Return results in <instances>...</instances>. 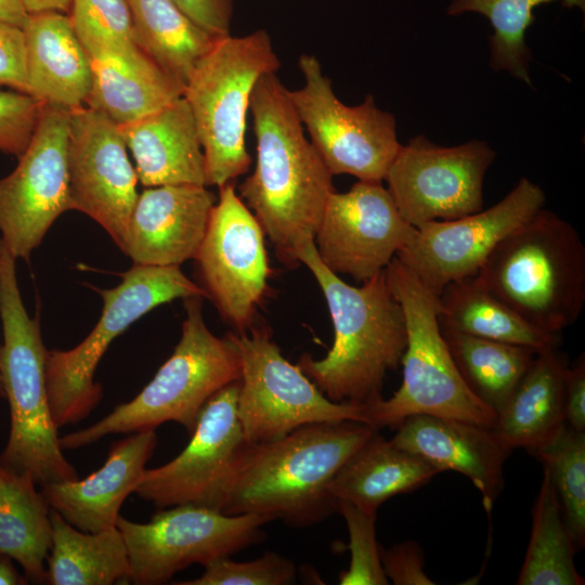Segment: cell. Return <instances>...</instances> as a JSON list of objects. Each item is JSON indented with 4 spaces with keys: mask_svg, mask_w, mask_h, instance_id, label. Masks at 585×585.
Segmentation results:
<instances>
[{
    "mask_svg": "<svg viewBox=\"0 0 585 585\" xmlns=\"http://www.w3.org/2000/svg\"><path fill=\"white\" fill-rule=\"evenodd\" d=\"M441 329L468 388L498 414L537 352L529 347Z\"/></svg>",
    "mask_w": 585,
    "mask_h": 585,
    "instance_id": "obj_32",
    "label": "cell"
},
{
    "mask_svg": "<svg viewBox=\"0 0 585 585\" xmlns=\"http://www.w3.org/2000/svg\"><path fill=\"white\" fill-rule=\"evenodd\" d=\"M28 16L23 0H0V21L23 28Z\"/></svg>",
    "mask_w": 585,
    "mask_h": 585,
    "instance_id": "obj_44",
    "label": "cell"
},
{
    "mask_svg": "<svg viewBox=\"0 0 585 585\" xmlns=\"http://www.w3.org/2000/svg\"><path fill=\"white\" fill-rule=\"evenodd\" d=\"M297 569L290 559L265 551L261 557L245 562L230 557L213 560L204 566L200 576L178 585H289L296 583Z\"/></svg>",
    "mask_w": 585,
    "mask_h": 585,
    "instance_id": "obj_38",
    "label": "cell"
},
{
    "mask_svg": "<svg viewBox=\"0 0 585 585\" xmlns=\"http://www.w3.org/2000/svg\"><path fill=\"white\" fill-rule=\"evenodd\" d=\"M262 515L230 516L194 504L159 510L145 523L121 516L116 528L126 544L130 582L158 585L192 566L230 557L264 540Z\"/></svg>",
    "mask_w": 585,
    "mask_h": 585,
    "instance_id": "obj_11",
    "label": "cell"
},
{
    "mask_svg": "<svg viewBox=\"0 0 585 585\" xmlns=\"http://www.w3.org/2000/svg\"><path fill=\"white\" fill-rule=\"evenodd\" d=\"M316 280L328 306L334 342L321 360L297 365L329 400L365 406L382 398L385 376L401 364L407 341L403 309L381 271L351 286L320 259L314 242L297 253Z\"/></svg>",
    "mask_w": 585,
    "mask_h": 585,
    "instance_id": "obj_3",
    "label": "cell"
},
{
    "mask_svg": "<svg viewBox=\"0 0 585 585\" xmlns=\"http://www.w3.org/2000/svg\"><path fill=\"white\" fill-rule=\"evenodd\" d=\"M577 551L556 490L544 469L532 509V530L518 585H583L574 564Z\"/></svg>",
    "mask_w": 585,
    "mask_h": 585,
    "instance_id": "obj_33",
    "label": "cell"
},
{
    "mask_svg": "<svg viewBox=\"0 0 585 585\" xmlns=\"http://www.w3.org/2000/svg\"><path fill=\"white\" fill-rule=\"evenodd\" d=\"M249 112L256 138V166L239 185V197L274 245L280 260L298 262V251L314 236L329 195L328 171L276 73L256 83Z\"/></svg>",
    "mask_w": 585,
    "mask_h": 585,
    "instance_id": "obj_2",
    "label": "cell"
},
{
    "mask_svg": "<svg viewBox=\"0 0 585 585\" xmlns=\"http://www.w3.org/2000/svg\"><path fill=\"white\" fill-rule=\"evenodd\" d=\"M564 421L574 430L585 431V360L578 356L567 370L564 381Z\"/></svg>",
    "mask_w": 585,
    "mask_h": 585,
    "instance_id": "obj_43",
    "label": "cell"
},
{
    "mask_svg": "<svg viewBox=\"0 0 585 585\" xmlns=\"http://www.w3.org/2000/svg\"><path fill=\"white\" fill-rule=\"evenodd\" d=\"M29 473L0 460V551L17 562L29 583H47L50 507Z\"/></svg>",
    "mask_w": 585,
    "mask_h": 585,
    "instance_id": "obj_28",
    "label": "cell"
},
{
    "mask_svg": "<svg viewBox=\"0 0 585 585\" xmlns=\"http://www.w3.org/2000/svg\"><path fill=\"white\" fill-rule=\"evenodd\" d=\"M349 533L350 566L339 574L340 585H387L381 564V546L376 540V514H366L354 505L337 500Z\"/></svg>",
    "mask_w": 585,
    "mask_h": 585,
    "instance_id": "obj_37",
    "label": "cell"
},
{
    "mask_svg": "<svg viewBox=\"0 0 585 585\" xmlns=\"http://www.w3.org/2000/svg\"><path fill=\"white\" fill-rule=\"evenodd\" d=\"M69 122L70 110L42 103L17 166L0 179V238L16 260H28L53 222L72 210Z\"/></svg>",
    "mask_w": 585,
    "mask_h": 585,
    "instance_id": "obj_13",
    "label": "cell"
},
{
    "mask_svg": "<svg viewBox=\"0 0 585 585\" xmlns=\"http://www.w3.org/2000/svg\"><path fill=\"white\" fill-rule=\"evenodd\" d=\"M406 323L403 380L393 395L363 406L366 424L396 429L406 418L430 415L494 427L497 414L464 381L443 337L439 296L396 257L385 269Z\"/></svg>",
    "mask_w": 585,
    "mask_h": 585,
    "instance_id": "obj_6",
    "label": "cell"
},
{
    "mask_svg": "<svg viewBox=\"0 0 585 585\" xmlns=\"http://www.w3.org/2000/svg\"><path fill=\"white\" fill-rule=\"evenodd\" d=\"M545 200L537 184L521 178L485 210L420 225L395 257L439 296L450 283L476 275L495 247L544 208Z\"/></svg>",
    "mask_w": 585,
    "mask_h": 585,
    "instance_id": "obj_15",
    "label": "cell"
},
{
    "mask_svg": "<svg viewBox=\"0 0 585 585\" xmlns=\"http://www.w3.org/2000/svg\"><path fill=\"white\" fill-rule=\"evenodd\" d=\"M15 261L0 238V372L11 418L0 460L14 471L29 473L39 485L76 480L78 473L63 454L49 404L40 324L24 306Z\"/></svg>",
    "mask_w": 585,
    "mask_h": 585,
    "instance_id": "obj_5",
    "label": "cell"
},
{
    "mask_svg": "<svg viewBox=\"0 0 585 585\" xmlns=\"http://www.w3.org/2000/svg\"><path fill=\"white\" fill-rule=\"evenodd\" d=\"M298 65L304 84L288 90L289 98L328 171L382 182L402 145L394 116L380 109L373 95L355 106L343 104L316 56L301 54Z\"/></svg>",
    "mask_w": 585,
    "mask_h": 585,
    "instance_id": "obj_12",
    "label": "cell"
},
{
    "mask_svg": "<svg viewBox=\"0 0 585 585\" xmlns=\"http://www.w3.org/2000/svg\"><path fill=\"white\" fill-rule=\"evenodd\" d=\"M440 470L376 431L336 472L328 491L366 514L387 499L428 483Z\"/></svg>",
    "mask_w": 585,
    "mask_h": 585,
    "instance_id": "obj_27",
    "label": "cell"
},
{
    "mask_svg": "<svg viewBox=\"0 0 585 585\" xmlns=\"http://www.w3.org/2000/svg\"><path fill=\"white\" fill-rule=\"evenodd\" d=\"M569 366L557 349L537 352L497 414L495 431L514 451L533 453L564 426V381Z\"/></svg>",
    "mask_w": 585,
    "mask_h": 585,
    "instance_id": "obj_26",
    "label": "cell"
},
{
    "mask_svg": "<svg viewBox=\"0 0 585 585\" xmlns=\"http://www.w3.org/2000/svg\"><path fill=\"white\" fill-rule=\"evenodd\" d=\"M0 399H4V390L2 386L1 372H0Z\"/></svg>",
    "mask_w": 585,
    "mask_h": 585,
    "instance_id": "obj_47",
    "label": "cell"
},
{
    "mask_svg": "<svg viewBox=\"0 0 585 585\" xmlns=\"http://www.w3.org/2000/svg\"><path fill=\"white\" fill-rule=\"evenodd\" d=\"M376 431L355 420L324 421L277 440L245 443L230 464L212 509L230 516L262 515L294 528L314 525L337 512L328 485Z\"/></svg>",
    "mask_w": 585,
    "mask_h": 585,
    "instance_id": "obj_1",
    "label": "cell"
},
{
    "mask_svg": "<svg viewBox=\"0 0 585 585\" xmlns=\"http://www.w3.org/2000/svg\"><path fill=\"white\" fill-rule=\"evenodd\" d=\"M68 13L90 61L136 47L127 0H72Z\"/></svg>",
    "mask_w": 585,
    "mask_h": 585,
    "instance_id": "obj_36",
    "label": "cell"
},
{
    "mask_svg": "<svg viewBox=\"0 0 585 585\" xmlns=\"http://www.w3.org/2000/svg\"><path fill=\"white\" fill-rule=\"evenodd\" d=\"M556 490L576 549L585 546V431L567 424L548 443L532 453Z\"/></svg>",
    "mask_w": 585,
    "mask_h": 585,
    "instance_id": "obj_35",
    "label": "cell"
},
{
    "mask_svg": "<svg viewBox=\"0 0 585 585\" xmlns=\"http://www.w3.org/2000/svg\"><path fill=\"white\" fill-rule=\"evenodd\" d=\"M24 573H20L14 560L0 551V585H25L28 584Z\"/></svg>",
    "mask_w": 585,
    "mask_h": 585,
    "instance_id": "obj_45",
    "label": "cell"
},
{
    "mask_svg": "<svg viewBox=\"0 0 585 585\" xmlns=\"http://www.w3.org/2000/svg\"><path fill=\"white\" fill-rule=\"evenodd\" d=\"M184 307L180 341L154 378L99 421L61 437L63 451L88 446L108 434L155 430L167 421L180 424L191 435L207 401L239 379L237 348L229 336L219 338L209 330L203 297L185 298Z\"/></svg>",
    "mask_w": 585,
    "mask_h": 585,
    "instance_id": "obj_7",
    "label": "cell"
},
{
    "mask_svg": "<svg viewBox=\"0 0 585 585\" xmlns=\"http://www.w3.org/2000/svg\"><path fill=\"white\" fill-rule=\"evenodd\" d=\"M496 153L472 140L440 146L425 135L401 145L385 180L401 216L414 227L483 209V182Z\"/></svg>",
    "mask_w": 585,
    "mask_h": 585,
    "instance_id": "obj_14",
    "label": "cell"
},
{
    "mask_svg": "<svg viewBox=\"0 0 585 585\" xmlns=\"http://www.w3.org/2000/svg\"><path fill=\"white\" fill-rule=\"evenodd\" d=\"M440 470L460 472L471 480L490 515L504 487V464L512 450L493 427L470 421L415 415L406 418L390 440Z\"/></svg>",
    "mask_w": 585,
    "mask_h": 585,
    "instance_id": "obj_21",
    "label": "cell"
},
{
    "mask_svg": "<svg viewBox=\"0 0 585 585\" xmlns=\"http://www.w3.org/2000/svg\"><path fill=\"white\" fill-rule=\"evenodd\" d=\"M212 37L230 35L234 0H172Z\"/></svg>",
    "mask_w": 585,
    "mask_h": 585,
    "instance_id": "obj_42",
    "label": "cell"
},
{
    "mask_svg": "<svg viewBox=\"0 0 585 585\" xmlns=\"http://www.w3.org/2000/svg\"><path fill=\"white\" fill-rule=\"evenodd\" d=\"M139 49L185 86L212 37L172 0H127ZM219 38V37H218Z\"/></svg>",
    "mask_w": 585,
    "mask_h": 585,
    "instance_id": "obj_31",
    "label": "cell"
},
{
    "mask_svg": "<svg viewBox=\"0 0 585 585\" xmlns=\"http://www.w3.org/2000/svg\"><path fill=\"white\" fill-rule=\"evenodd\" d=\"M280 66L264 29L219 37L196 63L183 98L199 133L208 186L220 188L248 171L245 134L251 94L258 80Z\"/></svg>",
    "mask_w": 585,
    "mask_h": 585,
    "instance_id": "obj_8",
    "label": "cell"
},
{
    "mask_svg": "<svg viewBox=\"0 0 585 585\" xmlns=\"http://www.w3.org/2000/svg\"><path fill=\"white\" fill-rule=\"evenodd\" d=\"M120 276L116 287L98 290L103 310L91 333L69 350H47V392L57 429L87 418L102 400L103 390L94 374L116 337L160 304L178 298H208L204 287L177 265L133 264Z\"/></svg>",
    "mask_w": 585,
    "mask_h": 585,
    "instance_id": "obj_9",
    "label": "cell"
},
{
    "mask_svg": "<svg viewBox=\"0 0 585 585\" xmlns=\"http://www.w3.org/2000/svg\"><path fill=\"white\" fill-rule=\"evenodd\" d=\"M70 209L92 218L122 249L138 198V177L118 125L90 107L70 110Z\"/></svg>",
    "mask_w": 585,
    "mask_h": 585,
    "instance_id": "obj_18",
    "label": "cell"
},
{
    "mask_svg": "<svg viewBox=\"0 0 585 585\" xmlns=\"http://www.w3.org/2000/svg\"><path fill=\"white\" fill-rule=\"evenodd\" d=\"M42 103L18 91H0V152L17 158L28 146Z\"/></svg>",
    "mask_w": 585,
    "mask_h": 585,
    "instance_id": "obj_39",
    "label": "cell"
},
{
    "mask_svg": "<svg viewBox=\"0 0 585 585\" xmlns=\"http://www.w3.org/2000/svg\"><path fill=\"white\" fill-rule=\"evenodd\" d=\"M0 87H9L14 91L29 94L23 29L2 21H0Z\"/></svg>",
    "mask_w": 585,
    "mask_h": 585,
    "instance_id": "obj_41",
    "label": "cell"
},
{
    "mask_svg": "<svg viewBox=\"0 0 585 585\" xmlns=\"http://www.w3.org/2000/svg\"><path fill=\"white\" fill-rule=\"evenodd\" d=\"M227 336L239 355L236 408L246 443L277 440L314 422L366 424L363 406L329 400L297 364L287 361L266 326Z\"/></svg>",
    "mask_w": 585,
    "mask_h": 585,
    "instance_id": "obj_10",
    "label": "cell"
},
{
    "mask_svg": "<svg viewBox=\"0 0 585 585\" xmlns=\"http://www.w3.org/2000/svg\"><path fill=\"white\" fill-rule=\"evenodd\" d=\"M22 29L29 94L68 110L86 104L92 87V65L68 14L29 13Z\"/></svg>",
    "mask_w": 585,
    "mask_h": 585,
    "instance_id": "obj_24",
    "label": "cell"
},
{
    "mask_svg": "<svg viewBox=\"0 0 585 585\" xmlns=\"http://www.w3.org/2000/svg\"><path fill=\"white\" fill-rule=\"evenodd\" d=\"M118 127L134 159L138 181L145 187L208 186L199 133L183 96L151 115Z\"/></svg>",
    "mask_w": 585,
    "mask_h": 585,
    "instance_id": "obj_23",
    "label": "cell"
},
{
    "mask_svg": "<svg viewBox=\"0 0 585 585\" xmlns=\"http://www.w3.org/2000/svg\"><path fill=\"white\" fill-rule=\"evenodd\" d=\"M51 548L47 558L50 585L130 583L126 544L117 528L82 532L50 509Z\"/></svg>",
    "mask_w": 585,
    "mask_h": 585,
    "instance_id": "obj_29",
    "label": "cell"
},
{
    "mask_svg": "<svg viewBox=\"0 0 585 585\" xmlns=\"http://www.w3.org/2000/svg\"><path fill=\"white\" fill-rule=\"evenodd\" d=\"M441 327L471 336L529 347L536 352L557 349L561 335L531 325L484 289L473 276L450 283L439 295Z\"/></svg>",
    "mask_w": 585,
    "mask_h": 585,
    "instance_id": "obj_30",
    "label": "cell"
},
{
    "mask_svg": "<svg viewBox=\"0 0 585 585\" xmlns=\"http://www.w3.org/2000/svg\"><path fill=\"white\" fill-rule=\"evenodd\" d=\"M72 0H23L28 13L58 11L67 13Z\"/></svg>",
    "mask_w": 585,
    "mask_h": 585,
    "instance_id": "obj_46",
    "label": "cell"
},
{
    "mask_svg": "<svg viewBox=\"0 0 585 585\" xmlns=\"http://www.w3.org/2000/svg\"><path fill=\"white\" fill-rule=\"evenodd\" d=\"M473 277L531 325L561 335L585 304V246L570 222L542 208L495 247Z\"/></svg>",
    "mask_w": 585,
    "mask_h": 585,
    "instance_id": "obj_4",
    "label": "cell"
},
{
    "mask_svg": "<svg viewBox=\"0 0 585 585\" xmlns=\"http://www.w3.org/2000/svg\"><path fill=\"white\" fill-rule=\"evenodd\" d=\"M93 80L86 105L116 125L151 115L183 96L184 86L138 47L91 60Z\"/></svg>",
    "mask_w": 585,
    "mask_h": 585,
    "instance_id": "obj_25",
    "label": "cell"
},
{
    "mask_svg": "<svg viewBox=\"0 0 585 585\" xmlns=\"http://www.w3.org/2000/svg\"><path fill=\"white\" fill-rule=\"evenodd\" d=\"M415 231L381 182L359 180L329 195L314 245L330 271L363 283L384 271Z\"/></svg>",
    "mask_w": 585,
    "mask_h": 585,
    "instance_id": "obj_17",
    "label": "cell"
},
{
    "mask_svg": "<svg viewBox=\"0 0 585 585\" xmlns=\"http://www.w3.org/2000/svg\"><path fill=\"white\" fill-rule=\"evenodd\" d=\"M203 242L194 257L208 298L237 333L268 289L270 265L264 232L232 182L221 186Z\"/></svg>",
    "mask_w": 585,
    "mask_h": 585,
    "instance_id": "obj_16",
    "label": "cell"
},
{
    "mask_svg": "<svg viewBox=\"0 0 585 585\" xmlns=\"http://www.w3.org/2000/svg\"><path fill=\"white\" fill-rule=\"evenodd\" d=\"M557 0H452L447 14L476 12L484 15L494 32L490 39V65L507 70L514 77L531 83L528 65L531 53L525 44V30L534 22V8ZM568 8L585 11V0H560Z\"/></svg>",
    "mask_w": 585,
    "mask_h": 585,
    "instance_id": "obj_34",
    "label": "cell"
},
{
    "mask_svg": "<svg viewBox=\"0 0 585 585\" xmlns=\"http://www.w3.org/2000/svg\"><path fill=\"white\" fill-rule=\"evenodd\" d=\"M384 572L394 585H432L425 572L424 551L418 543L404 541L388 549L381 547Z\"/></svg>",
    "mask_w": 585,
    "mask_h": 585,
    "instance_id": "obj_40",
    "label": "cell"
},
{
    "mask_svg": "<svg viewBox=\"0 0 585 585\" xmlns=\"http://www.w3.org/2000/svg\"><path fill=\"white\" fill-rule=\"evenodd\" d=\"M214 204L204 185L146 187L131 211L121 250L133 264L179 266L194 259Z\"/></svg>",
    "mask_w": 585,
    "mask_h": 585,
    "instance_id": "obj_20",
    "label": "cell"
},
{
    "mask_svg": "<svg viewBox=\"0 0 585 585\" xmlns=\"http://www.w3.org/2000/svg\"><path fill=\"white\" fill-rule=\"evenodd\" d=\"M157 445L155 430L128 433L112 444L101 468L84 479L40 485L50 509L82 532L116 528L122 503L135 490Z\"/></svg>",
    "mask_w": 585,
    "mask_h": 585,
    "instance_id": "obj_22",
    "label": "cell"
},
{
    "mask_svg": "<svg viewBox=\"0 0 585 585\" xmlns=\"http://www.w3.org/2000/svg\"><path fill=\"white\" fill-rule=\"evenodd\" d=\"M238 387L235 380L207 401L184 450L162 466L146 468L135 494L158 508H212L230 464L246 443L237 417Z\"/></svg>",
    "mask_w": 585,
    "mask_h": 585,
    "instance_id": "obj_19",
    "label": "cell"
}]
</instances>
